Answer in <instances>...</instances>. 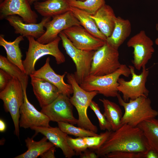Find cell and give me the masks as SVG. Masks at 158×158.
Here are the masks:
<instances>
[{
	"mask_svg": "<svg viewBox=\"0 0 158 158\" xmlns=\"http://www.w3.org/2000/svg\"><path fill=\"white\" fill-rule=\"evenodd\" d=\"M150 149L143 133L138 127L125 124L111 132L104 143L95 151L99 157L113 152L126 151L145 155Z\"/></svg>",
	"mask_w": 158,
	"mask_h": 158,
	"instance_id": "cell-1",
	"label": "cell"
},
{
	"mask_svg": "<svg viewBox=\"0 0 158 158\" xmlns=\"http://www.w3.org/2000/svg\"><path fill=\"white\" fill-rule=\"evenodd\" d=\"M130 74L129 67L121 64L116 71L109 74L98 76L89 75L80 85L88 92L96 91L106 97H117L118 94V81L120 77L123 75L128 77Z\"/></svg>",
	"mask_w": 158,
	"mask_h": 158,
	"instance_id": "cell-2",
	"label": "cell"
},
{
	"mask_svg": "<svg viewBox=\"0 0 158 158\" xmlns=\"http://www.w3.org/2000/svg\"><path fill=\"white\" fill-rule=\"evenodd\" d=\"M26 38L29 42V46L25 53V58L23 60L22 63L25 73L28 75L30 76L34 72L36 62L44 56L49 55L53 56L58 64L65 62V57L59 47V42L61 40L59 36L52 42L45 44L39 43L32 36Z\"/></svg>",
	"mask_w": 158,
	"mask_h": 158,
	"instance_id": "cell-3",
	"label": "cell"
},
{
	"mask_svg": "<svg viewBox=\"0 0 158 158\" xmlns=\"http://www.w3.org/2000/svg\"><path fill=\"white\" fill-rule=\"evenodd\" d=\"M66 77L68 83L71 85L73 89V95L70 99L71 104L78 112V126L97 133V127L89 118L87 110L93 98L98 94V92H88L83 89L77 83L73 73H67Z\"/></svg>",
	"mask_w": 158,
	"mask_h": 158,
	"instance_id": "cell-4",
	"label": "cell"
},
{
	"mask_svg": "<svg viewBox=\"0 0 158 158\" xmlns=\"http://www.w3.org/2000/svg\"><path fill=\"white\" fill-rule=\"evenodd\" d=\"M117 97L119 104L124 109L121 120L122 125L137 126L142 122L158 116V111L152 108L151 100L147 97L141 96L128 102L124 101L119 93Z\"/></svg>",
	"mask_w": 158,
	"mask_h": 158,
	"instance_id": "cell-5",
	"label": "cell"
},
{
	"mask_svg": "<svg viewBox=\"0 0 158 158\" xmlns=\"http://www.w3.org/2000/svg\"><path fill=\"white\" fill-rule=\"evenodd\" d=\"M0 99L3 102L5 111L11 115L15 133L19 137V111L24 101V92L21 84L18 79L13 78L5 88L0 91Z\"/></svg>",
	"mask_w": 158,
	"mask_h": 158,
	"instance_id": "cell-6",
	"label": "cell"
},
{
	"mask_svg": "<svg viewBox=\"0 0 158 158\" xmlns=\"http://www.w3.org/2000/svg\"><path fill=\"white\" fill-rule=\"evenodd\" d=\"M121 64L118 49L106 42L95 51L90 75L98 76L109 74L116 71Z\"/></svg>",
	"mask_w": 158,
	"mask_h": 158,
	"instance_id": "cell-7",
	"label": "cell"
},
{
	"mask_svg": "<svg viewBox=\"0 0 158 158\" xmlns=\"http://www.w3.org/2000/svg\"><path fill=\"white\" fill-rule=\"evenodd\" d=\"M66 54L74 63L76 71L74 75L80 85L90 75L92 58L95 51H86L75 47L63 31L59 35Z\"/></svg>",
	"mask_w": 158,
	"mask_h": 158,
	"instance_id": "cell-8",
	"label": "cell"
},
{
	"mask_svg": "<svg viewBox=\"0 0 158 158\" xmlns=\"http://www.w3.org/2000/svg\"><path fill=\"white\" fill-rule=\"evenodd\" d=\"M132 79L130 81H126L123 78H119L118 82V92L122 93V98L126 102L130 99H135L141 96L147 97L149 91L146 87V83L149 75V70L146 67L142 68L139 74L135 72L134 66H129Z\"/></svg>",
	"mask_w": 158,
	"mask_h": 158,
	"instance_id": "cell-9",
	"label": "cell"
},
{
	"mask_svg": "<svg viewBox=\"0 0 158 158\" xmlns=\"http://www.w3.org/2000/svg\"><path fill=\"white\" fill-rule=\"evenodd\" d=\"M153 42L144 30L140 31L128 41V47L133 48L132 63L135 68L140 71L146 67L154 51Z\"/></svg>",
	"mask_w": 158,
	"mask_h": 158,
	"instance_id": "cell-10",
	"label": "cell"
},
{
	"mask_svg": "<svg viewBox=\"0 0 158 158\" xmlns=\"http://www.w3.org/2000/svg\"><path fill=\"white\" fill-rule=\"evenodd\" d=\"M40 111L50 121L66 122L74 125L77 123L78 119L73 116V105L70 97L65 95L60 94L51 103L42 108Z\"/></svg>",
	"mask_w": 158,
	"mask_h": 158,
	"instance_id": "cell-11",
	"label": "cell"
},
{
	"mask_svg": "<svg viewBox=\"0 0 158 158\" xmlns=\"http://www.w3.org/2000/svg\"><path fill=\"white\" fill-rule=\"evenodd\" d=\"M45 25V32L36 40L39 43L45 44L55 40L61 32L72 26L80 25L79 20L71 11L56 16Z\"/></svg>",
	"mask_w": 158,
	"mask_h": 158,
	"instance_id": "cell-12",
	"label": "cell"
},
{
	"mask_svg": "<svg viewBox=\"0 0 158 158\" xmlns=\"http://www.w3.org/2000/svg\"><path fill=\"white\" fill-rule=\"evenodd\" d=\"M63 32L77 48L86 51H95L106 42L94 36L81 25L72 26Z\"/></svg>",
	"mask_w": 158,
	"mask_h": 158,
	"instance_id": "cell-13",
	"label": "cell"
},
{
	"mask_svg": "<svg viewBox=\"0 0 158 158\" xmlns=\"http://www.w3.org/2000/svg\"><path fill=\"white\" fill-rule=\"evenodd\" d=\"M28 0H3L0 4V18L18 16L26 23H37L38 16L32 10Z\"/></svg>",
	"mask_w": 158,
	"mask_h": 158,
	"instance_id": "cell-14",
	"label": "cell"
},
{
	"mask_svg": "<svg viewBox=\"0 0 158 158\" xmlns=\"http://www.w3.org/2000/svg\"><path fill=\"white\" fill-rule=\"evenodd\" d=\"M24 101L20 111L19 127L25 129L32 127H49L50 121L44 114L38 111L29 101L26 89H23Z\"/></svg>",
	"mask_w": 158,
	"mask_h": 158,
	"instance_id": "cell-15",
	"label": "cell"
},
{
	"mask_svg": "<svg viewBox=\"0 0 158 158\" xmlns=\"http://www.w3.org/2000/svg\"><path fill=\"white\" fill-rule=\"evenodd\" d=\"M15 30V33L26 37L32 36L37 39L45 32V24L51 20V17H43L39 23H26L21 17L16 15L9 16L5 18Z\"/></svg>",
	"mask_w": 158,
	"mask_h": 158,
	"instance_id": "cell-16",
	"label": "cell"
},
{
	"mask_svg": "<svg viewBox=\"0 0 158 158\" xmlns=\"http://www.w3.org/2000/svg\"><path fill=\"white\" fill-rule=\"evenodd\" d=\"M50 58L48 57L44 65L39 69L35 70L30 76L44 79L51 83L58 89L60 93L69 97L73 94V91L71 85L66 83L63 80L67 73L65 72L62 75L56 73L51 67Z\"/></svg>",
	"mask_w": 158,
	"mask_h": 158,
	"instance_id": "cell-17",
	"label": "cell"
},
{
	"mask_svg": "<svg viewBox=\"0 0 158 158\" xmlns=\"http://www.w3.org/2000/svg\"><path fill=\"white\" fill-rule=\"evenodd\" d=\"M30 128L37 133L42 134L55 147L60 148L66 158H71L75 155V152L68 144V135L59 127L35 126Z\"/></svg>",
	"mask_w": 158,
	"mask_h": 158,
	"instance_id": "cell-18",
	"label": "cell"
},
{
	"mask_svg": "<svg viewBox=\"0 0 158 158\" xmlns=\"http://www.w3.org/2000/svg\"><path fill=\"white\" fill-rule=\"evenodd\" d=\"M30 78L33 92L41 108L51 103L61 94L56 86L47 80Z\"/></svg>",
	"mask_w": 158,
	"mask_h": 158,
	"instance_id": "cell-19",
	"label": "cell"
},
{
	"mask_svg": "<svg viewBox=\"0 0 158 158\" xmlns=\"http://www.w3.org/2000/svg\"><path fill=\"white\" fill-rule=\"evenodd\" d=\"M35 9L43 17H54L71 11L68 0H46L33 4Z\"/></svg>",
	"mask_w": 158,
	"mask_h": 158,
	"instance_id": "cell-20",
	"label": "cell"
},
{
	"mask_svg": "<svg viewBox=\"0 0 158 158\" xmlns=\"http://www.w3.org/2000/svg\"><path fill=\"white\" fill-rule=\"evenodd\" d=\"M101 32L107 37L111 34L116 17L112 8L105 4L91 15Z\"/></svg>",
	"mask_w": 158,
	"mask_h": 158,
	"instance_id": "cell-21",
	"label": "cell"
},
{
	"mask_svg": "<svg viewBox=\"0 0 158 158\" xmlns=\"http://www.w3.org/2000/svg\"><path fill=\"white\" fill-rule=\"evenodd\" d=\"M131 32V25L130 21L119 16L116 17L112 33L107 37L106 42L118 49L129 36Z\"/></svg>",
	"mask_w": 158,
	"mask_h": 158,
	"instance_id": "cell-22",
	"label": "cell"
},
{
	"mask_svg": "<svg viewBox=\"0 0 158 158\" xmlns=\"http://www.w3.org/2000/svg\"><path fill=\"white\" fill-rule=\"evenodd\" d=\"M23 37L20 35L13 41H8L4 38L3 35H0V45L5 49L8 59L19 67L25 73L22 63L23 55L19 44L24 40Z\"/></svg>",
	"mask_w": 158,
	"mask_h": 158,
	"instance_id": "cell-23",
	"label": "cell"
},
{
	"mask_svg": "<svg viewBox=\"0 0 158 158\" xmlns=\"http://www.w3.org/2000/svg\"><path fill=\"white\" fill-rule=\"evenodd\" d=\"M44 136L40 140L36 141L32 138H28L25 140L28 150L15 158H36L50 148L54 146Z\"/></svg>",
	"mask_w": 158,
	"mask_h": 158,
	"instance_id": "cell-24",
	"label": "cell"
},
{
	"mask_svg": "<svg viewBox=\"0 0 158 158\" xmlns=\"http://www.w3.org/2000/svg\"><path fill=\"white\" fill-rule=\"evenodd\" d=\"M99 100L103 104V114L110 123L112 130H116L122 125L121 120L123 114L121 109L118 105L108 99L103 98Z\"/></svg>",
	"mask_w": 158,
	"mask_h": 158,
	"instance_id": "cell-25",
	"label": "cell"
},
{
	"mask_svg": "<svg viewBox=\"0 0 158 158\" xmlns=\"http://www.w3.org/2000/svg\"><path fill=\"white\" fill-rule=\"evenodd\" d=\"M71 11L80 22V25L91 34L106 42L107 37L100 31L91 15L78 8L71 6Z\"/></svg>",
	"mask_w": 158,
	"mask_h": 158,
	"instance_id": "cell-26",
	"label": "cell"
},
{
	"mask_svg": "<svg viewBox=\"0 0 158 158\" xmlns=\"http://www.w3.org/2000/svg\"><path fill=\"white\" fill-rule=\"evenodd\" d=\"M137 126L142 130L150 148L158 152V119L145 121Z\"/></svg>",
	"mask_w": 158,
	"mask_h": 158,
	"instance_id": "cell-27",
	"label": "cell"
},
{
	"mask_svg": "<svg viewBox=\"0 0 158 158\" xmlns=\"http://www.w3.org/2000/svg\"><path fill=\"white\" fill-rule=\"evenodd\" d=\"M0 68L4 70L13 78L18 79L22 85L23 89H27L28 75L16 65L9 61L7 58L0 55Z\"/></svg>",
	"mask_w": 158,
	"mask_h": 158,
	"instance_id": "cell-28",
	"label": "cell"
},
{
	"mask_svg": "<svg viewBox=\"0 0 158 158\" xmlns=\"http://www.w3.org/2000/svg\"><path fill=\"white\" fill-rule=\"evenodd\" d=\"M71 6L83 10L92 15L105 4L104 0H68Z\"/></svg>",
	"mask_w": 158,
	"mask_h": 158,
	"instance_id": "cell-29",
	"label": "cell"
},
{
	"mask_svg": "<svg viewBox=\"0 0 158 158\" xmlns=\"http://www.w3.org/2000/svg\"><path fill=\"white\" fill-rule=\"evenodd\" d=\"M58 127L63 132L68 135H73L77 137H85L95 136L98 134L90 130L80 127H76L74 125L66 122L57 123Z\"/></svg>",
	"mask_w": 158,
	"mask_h": 158,
	"instance_id": "cell-30",
	"label": "cell"
},
{
	"mask_svg": "<svg viewBox=\"0 0 158 158\" xmlns=\"http://www.w3.org/2000/svg\"><path fill=\"white\" fill-rule=\"evenodd\" d=\"M112 131H106L95 136L84 137L87 148L95 151L98 150L107 139Z\"/></svg>",
	"mask_w": 158,
	"mask_h": 158,
	"instance_id": "cell-31",
	"label": "cell"
},
{
	"mask_svg": "<svg viewBox=\"0 0 158 158\" xmlns=\"http://www.w3.org/2000/svg\"><path fill=\"white\" fill-rule=\"evenodd\" d=\"M89 107L94 111L98 119L100 129L103 130L112 131L110 123L104 114L101 113L98 104L92 100Z\"/></svg>",
	"mask_w": 158,
	"mask_h": 158,
	"instance_id": "cell-32",
	"label": "cell"
},
{
	"mask_svg": "<svg viewBox=\"0 0 158 158\" xmlns=\"http://www.w3.org/2000/svg\"><path fill=\"white\" fill-rule=\"evenodd\" d=\"M67 141L69 145L75 152V155H80L87 148L84 138H73L68 136Z\"/></svg>",
	"mask_w": 158,
	"mask_h": 158,
	"instance_id": "cell-33",
	"label": "cell"
},
{
	"mask_svg": "<svg viewBox=\"0 0 158 158\" xmlns=\"http://www.w3.org/2000/svg\"><path fill=\"white\" fill-rule=\"evenodd\" d=\"M145 155L138 152L126 151L110 153L104 157L106 158H145Z\"/></svg>",
	"mask_w": 158,
	"mask_h": 158,
	"instance_id": "cell-34",
	"label": "cell"
},
{
	"mask_svg": "<svg viewBox=\"0 0 158 158\" xmlns=\"http://www.w3.org/2000/svg\"><path fill=\"white\" fill-rule=\"evenodd\" d=\"M13 77L7 72L1 69H0V90H4Z\"/></svg>",
	"mask_w": 158,
	"mask_h": 158,
	"instance_id": "cell-35",
	"label": "cell"
},
{
	"mask_svg": "<svg viewBox=\"0 0 158 158\" xmlns=\"http://www.w3.org/2000/svg\"><path fill=\"white\" fill-rule=\"evenodd\" d=\"M81 158H97L99 157L93 150H86L80 155Z\"/></svg>",
	"mask_w": 158,
	"mask_h": 158,
	"instance_id": "cell-36",
	"label": "cell"
},
{
	"mask_svg": "<svg viewBox=\"0 0 158 158\" xmlns=\"http://www.w3.org/2000/svg\"><path fill=\"white\" fill-rule=\"evenodd\" d=\"M56 147L55 146L50 148L40 156L42 158H55V152Z\"/></svg>",
	"mask_w": 158,
	"mask_h": 158,
	"instance_id": "cell-37",
	"label": "cell"
},
{
	"mask_svg": "<svg viewBox=\"0 0 158 158\" xmlns=\"http://www.w3.org/2000/svg\"><path fill=\"white\" fill-rule=\"evenodd\" d=\"M145 158H158V152L150 148L145 154Z\"/></svg>",
	"mask_w": 158,
	"mask_h": 158,
	"instance_id": "cell-38",
	"label": "cell"
},
{
	"mask_svg": "<svg viewBox=\"0 0 158 158\" xmlns=\"http://www.w3.org/2000/svg\"><path fill=\"white\" fill-rule=\"evenodd\" d=\"M6 125L4 122L1 119L0 120V131L4 132L6 130Z\"/></svg>",
	"mask_w": 158,
	"mask_h": 158,
	"instance_id": "cell-39",
	"label": "cell"
},
{
	"mask_svg": "<svg viewBox=\"0 0 158 158\" xmlns=\"http://www.w3.org/2000/svg\"><path fill=\"white\" fill-rule=\"evenodd\" d=\"M40 0H42V1H44L46 0H28L29 2L30 5H31L32 4H33L37 1H39Z\"/></svg>",
	"mask_w": 158,
	"mask_h": 158,
	"instance_id": "cell-40",
	"label": "cell"
},
{
	"mask_svg": "<svg viewBox=\"0 0 158 158\" xmlns=\"http://www.w3.org/2000/svg\"><path fill=\"white\" fill-rule=\"evenodd\" d=\"M155 43L157 45H158V37L156 39L155 41Z\"/></svg>",
	"mask_w": 158,
	"mask_h": 158,
	"instance_id": "cell-41",
	"label": "cell"
},
{
	"mask_svg": "<svg viewBox=\"0 0 158 158\" xmlns=\"http://www.w3.org/2000/svg\"><path fill=\"white\" fill-rule=\"evenodd\" d=\"M3 0H0V2H1Z\"/></svg>",
	"mask_w": 158,
	"mask_h": 158,
	"instance_id": "cell-42",
	"label": "cell"
},
{
	"mask_svg": "<svg viewBox=\"0 0 158 158\" xmlns=\"http://www.w3.org/2000/svg\"><path fill=\"white\" fill-rule=\"evenodd\" d=\"M80 0L81 1H85V0Z\"/></svg>",
	"mask_w": 158,
	"mask_h": 158,
	"instance_id": "cell-43",
	"label": "cell"
}]
</instances>
